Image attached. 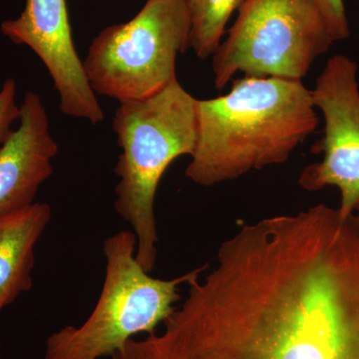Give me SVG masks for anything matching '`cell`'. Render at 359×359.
<instances>
[{"label": "cell", "mask_w": 359, "mask_h": 359, "mask_svg": "<svg viewBox=\"0 0 359 359\" xmlns=\"http://www.w3.org/2000/svg\"><path fill=\"white\" fill-rule=\"evenodd\" d=\"M164 330L111 359H359V311L330 266L304 252L252 257L189 283Z\"/></svg>", "instance_id": "6da1fadb"}, {"label": "cell", "mask_w": 359, "mask_h": 359, "mask_svg": "<svg viewBox=\"0 0 359 359\" xmlns=\"http://www.w3.org/2000/svg\"><path fill=\"white\" fill-rule=\"evenodd\" d=\"M302 80L244 76L229 93L197 101V145L186 177L204 187L290 159L318 126Z\"/></svg>", "instance_id": "7a4b0ae2"}, {"label": "cell", "mask_w": 359, "mask_h": 359, "mask_svg": "<svg viewBox=\"0 0 359 359\" xmlns=\"http://www.w3.org/2000/svg\"><path fill=\"white\" fill-rule=\"evenodd\" d=\"M197 101L174 79L154 95L120 103L113 119L121 154L114 172V207L137 238L136 259L148 273L154 269L158 235L155 198L163 175L197 145Z\"/></svg>", "instance_id": "3957f363"}, {"label": "cell", "mask_w": 359, "mask_h": 359, "mask_svg": "<svg viewBox=\"0 0 359 359\" xmlns=\"http://www.w3.org/2000/svg\"><path fill=\"white\" fill-rule=\"evenodd\" d=\"M136 250L133 231H118L104 241L105 280L95 308L79 327L67 325L47 339L45 359L111 358L137 335L155 332L174 313L181 299L179 287L207 269L160 280L142 268Z\"/></svg>", "instance_id": "277c9868"}, {"label": "cell", "mask_w": 359, "mask_h": 359, "mask_svg": "<svg viewBox=\"0 0 359 359\" xmlns=\"http://www.w3.org/2000/svg\"><path fill=\"white\" fill-rule=\"evenodd\" d=\"M186 0H147L128 22L111 25L93 39L83 61L94 93L141 100L176 79L179 54L190 48Z\"/></svg>", "instance_id": "5b68a950"}, {"label": "cell", "mask_w": 359, "mask_h": 359, "mask_svg": "<svg viewBox=\"0 0 359 359\" xmlns=\"http://www.w3.org/2000/svg\"><path fill=\"white\" fill-rule=\"evenodd\" d=\"M334 42L316 0H244L212 55L215 87L237 73L302 80Z\"/></svg>", "instance_id": "8992f818"}, {"label": "cell", "mask_w": 359, "mask_h": 359, "mask_svg": "<svg viewBox=\"0 0 359 359\" xmlns=\"http://www.w3.org/2000/svg\"><path fill=\"white\" fill-rule=\"evenodd\" d=\"M358 65L344 54L328 59L311 90L316 109L325 119V136L316 144L320 162L304 168L299 186L309 192L339 188L340 218L353 216L359 204Z\"/></svg>", "instance_id": "52a82bcc"}, {"label": "cell", "mask_w": 359, "mask_h": 359, "mask_svg": "<svg viewBox=\"0 0 359 359\" xmlns=\"http://www.w3.org/2000/svg\"><path fill=\"white\" fill-rule=\"evenodd\" d=\"M1 32L39 56L58 92L61 113L92 125L104 121V111L75 49L66 0H26L25 11L15 20L4 21Z\"/></svg>", "instance_id": "ba28073f"}, {"label": "cell", "mask_w": 359, "mask_h": 359, "mask_svg": "<svg viewBox=\"0 0 359 359\" xmlns=\"http://www.w3.org/2000/svg\"><path fill=\"white\" fill-rule=\"evenodd\" d=\"M18 121L0 146V216L35 203L40 186L53 173L52 161L58 154L39 94H25Z\"/></svg>", "instance_id": "9c48e42d"}, {"label": "cell", "mask_w": 359, "mask_h": 359, "mask_svg": "<svg viewBox=\"0 0 359 359\" xmlns=\"http://www.w3.org/2000/svg\"><path fill=\"white\" fill-rule=\"evenodd\" d=\"M51 215L47 203L35 202L0 216V313L32 289L35 245Z\"/></svg>", "instance_id": "30bf717a"}, {"label": "cell", "mask_w": 359, "mask_h": 359, "mask_svg": "<svg viewBox=\"0 0 359 359\" xmlns=\"http://www.w3.org/2000/svg\"><path fill=\"white\" fill-rule=\"evenodd\" d=\"M244 0H186L191 18L190 48L198 58L211 57L219 48L231 14Z\"/></svg>", "instance_id": "8fae6325"}, {"label": "cell", "mask_w": 359, "mask_h": 359, "mask_svg": "<svg viewBox=\"0 0 359 359\" xmlns=\"http://www.w3.org/2000/svg\"><path fill=\"white\" fill-rule=\"evenodd\" d=\"M16 81L9 78L0 89V146L13 131V123L20 120V106L16 102Z\"/></svg>", "instance_id": "7c38bea8"}, {"label": "cell", "mask_w": 359, "mask_h": 359, "mask_svg": "<svg viewBox=\"0 0 359 359\" xmlns=\"http://www.w3.org/2000/svg\"><path fill=\"white\" fill-rule=\"evenodd\" d=\"M334 41L347 39L351 34L344 0H316Z\"/></svg>", "instance_id": "4fadbf2b"}, {"label": "cell", "mask_w": 359, "mask_h": 359, "mask_svg": "<svg viewBox=\"0 0 359 359\" xmlns=\"http://www.w3.org/2000/svg\"><path fill=\"white\" fill-rule=\"evenodd\" d=\"M355 212H356V217H358V218L359 219V204L358 205V207H356Z\"/></svg>", "instance_id": "5bb4252c"}, {"label": "cell", "mask_w": 359, "mask_h": 359, "mask_svg": "<svg viewBox=\"0 0 359 359\" xmlns=\"http://www.w3.org/2000/svg\"><path fill=\"white\" fill-rule=\"evenodd\" d=\"M0 359H1V351H0Z\"/></svg>", "instance_id": "9a60e30c"}, {"label": "cell", "mask_w": 359, "mask_h": 359, "mask_svg": "<svg viewBox=\"0 0 359 359\" xmlns=\"http://www.w3.org/2000/svg\"><path fill=\"white\" fill-rule=\"evenodd\" d=\"M103 359H105V358H103Z\"/></svg>", "instance_id": "2e32d148"}]
</instances>
